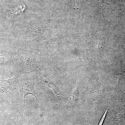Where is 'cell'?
<instances>
[{"mask_svg":"<svg viewBox=\"0 0 125 125\" xmlns=\"http://www.w3.org/2000/svg\"><path fill=\"white\" fill-rule=\"evenodd\" d=\"M108 110V108L106 110V111H105V113H104V115H103L102 118H101V120L99 121V123L98 125H102L103 123L104 122V120H105V118H106L107 113V112Z\"/></svg>","mask_w":125,"mask_h":125,"instance_id":"3","label":"cell"},{"mask_svg":"<svg viewBox=\"0 0 125 125\" xmlns=\"http://www.w3.org/2000/svg\"><path fill=\"white\" fill-rule=\"evenodd\" d=\"M21 87L22 92L23 94L24 101V103L25 97L28 94H31L35 96L37 100L38 101V99L36 96L34 85L32 83L29 81H25L23 82L22 84Z\"/></svg>","mask_w":125,"mask_h":125,"instance_id":"1","label":"cell"},{"mask_svg":"<svg viewBox=\"0 0 125 125\" xmlns=\"http://www.w3.org/2000/svg\"><path fill=\"white\" fill-rule=\"evenodd\" d=\"M14 78L7 80H0V93H6L12 87Z\"/></svg>","mask_w":125,"mask_h":125,"instance_id":"2","label":"cell"}]
</instances>
